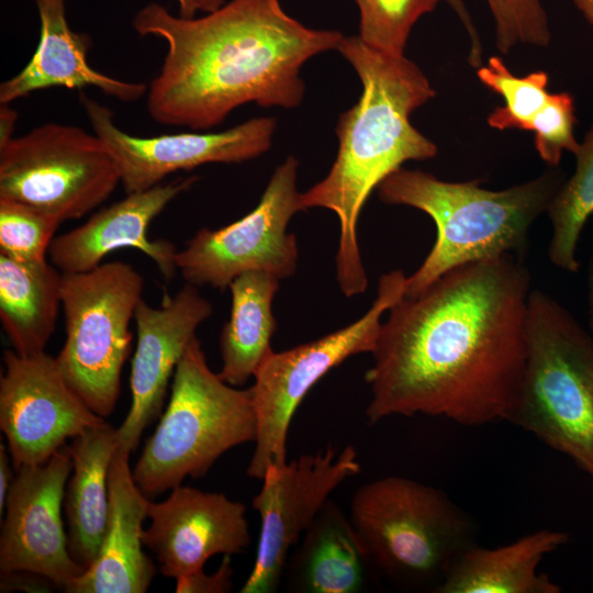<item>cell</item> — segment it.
I'll use <instances>...</instances> for the list:
<instances>
[{
	"mask_svg": "<svg viewBox=\"0 0 593 593\" xmlns=\"http://www.w3.org/2000/svg\"><path fill=\"white\" fill-rule=\"evenodd\" d=\"M530 276L505 254L455 267L388 311L365 374L369 424L443 417L508 422L527 356Z\"/></svg>",
	"mask_w": 593,
	"mask_h": 593,
	"instance_id": "1",
	"label": "cell"
},
{
	"mask_svg": "<svg viewBox=\"0 0 593 593\" xmlns=\"http://www.w3.org/2000/svg\"><path fill=\"white\" fill-rule=\"evenodd\" d=\"M132 24L139 35L158 36L168 46L147 90L149 115L193 131L221 124L249 102L298 107L304 94L301 67L336 49L344 37L303 25L280 0H231L198 19L175 16L153 2Z\"/></svg>",
	"mask_w": 593,
	"mask_h": 593,
	"instance_id": "2",
	"label": "cell"
},
{
	"mask_svg": "<svg viewBox=\"0 0 593 593\" xmlns=\"http://www.w3.org/2000/svg\"><path fill=\"white\" fill-rule=\"evenodd\" d=\"M362 83L359 101L338 120V152L327 175L301 193L304 210L323 208L339 221L336 279L353 298L368 288L358 242V220L370 193L407 160L437 154L410 115L435 96L423 71L410 59L384 54L358 36L343 37L336 48Z\"/></svg>",
	"mask_w": 593,
	"mask_h": 593,
	"instance_id": "3",
	"label": "cell"
},
{
	"mask_svg": "<svg viewBox=\"0 0 593 593\" xmlns=\"http://www.w3.org/2000/svg\"><path fill=\"white\" fill-rule=\"evenodd\" d=\"M566 180L549 167L539 177L504 190L478 181L449 182L422 170L399 168L379 186L382 202L415 208L436 225V240L406 280L404 295L425 290L448 270L505 254L523 257L533 223L547 212Z\"/></svg>",
	"mask_w": 593,
	"mask_h": 593,
	"instance_id": "4",
	"label": "cell"
},
{
	"mask_svg": "<svg viewBox=\"0 0 593 593\" xmlns=\"http://www.w3.org/2000/svg\"><path fill=\"white\" fill-rule=\"evenodd\" d=\"M508 422L593 480V337L541 290L529 294L527 356Z\"/></svg>",
	"mask_w": 593,
	"mask_h": 593,
	"instance_id": "5",
	"label": "cell"
},
{
	"mask_svg": "<svg viewBox=\"0 0 593 593\" xmlns=\"http://www.w3.org/2000/svg\"><path fill=\"white\" fill-rule=\"evenodd\" d=\"M257 438L250 389L225 382L208 365L195 336L183 353L159 423L132 468L147 497L200 478L232 448Z\"/></svg>",
	"mask_w": 593,
	"mask_h": 593,
	"instance_id": "6",
	"label": "cell"
},
{
	"mask_svg": "<svg viewBox=\"0 0 593 593\" xmlns=\"http://www.w3.org/2000/svg\"><path fill=\"white\" fill-rule=\"evenodd\" d=\"M349 519L378 574L434 592L458 557L475 545L474 525L439 489L402 475L365 482Z\"/></svg>",
	"mask_w": 593,
	"mask_h": 593,
	"instance_id": "7",
	"label": "cell"
},
{
	"mask_svg": "<svg viewBox=\"0 0 593 593\" xmlns=\"http://www.w3.org/2000/svg\"><path fill=\"white\" fill-rule=\"evenodd\" d=\"M144 279L130 264L114 260L78 273H63L65 342L55 357L69 387L97 415L118 403L121 374L142 300Z\"/></svg>",
	"mask_w": 593,
	"mask_h": 593,
	"instance_id": "8",
	"label": "cell"
},
{
	"mask_svg": "<svg viewBox=\"0 0 593 593\" xmlns=\"http://www.w3.org/2000/svg\"><path fill=\"white\" fill-rule=\"evenodd\" d=\"M406 280L401 269L381 275L376 299L357 321L317 339L267 354L249 388L257 438L248 477L261 480L269 467H282L288 461V433L299 405L328 371L351 356L373 351L381 317L404 295Z\"/></svg>",
	"mask_w": 593,
	"mask_h": 593,
	"instance_id": "9",
	"label": "cell"
},
{
	"mask_svg": "<svg viewBox=\"0 0 593 593\" xmlns=\"http://www.w3.org/2000/svg\"><path fill=\"white\" fill-rule=\"evenodd\" d=\"M120 182L108 147L78 126L47 123L0 144V199L24 203L60 223L91 212Z\"/></svg>",
	"mask_w": 593,
	"mask_h": 593,
	"instance_id": "10",
	"label": "cell"
},
{
	"mask_svg": "<svg viewBox=\"0 0 593 593\" xmlns=\"http://www.w3.org/2000/svg\"><path fill=\"white\" fill-rule=\"evenodd\" d=\"M298 168V159L289 156L273 171L253 211L223 227L201 228L177 251V270L186 283L224 289L247 271H266L280 280L294 275L299 247L288 225L304 211Z\"/></svg>",
	"mask_w": 593,
	"mask_h": 593,
	"instance_id": "11",
	"label": "cell"
},
{
	"mask_svg": "<svg viewBox=\"0 0 593 593\" xmlns=\"http://www.w3.org/2000/svg\"><path fill=\"white\" fill-rule=\"evenodd\" d=\"M360 470L351 445L339 452L328 445L266 470L261 489L251 501L260 517L256 559L240 593L279 590L288 558L301 536L333 491Z\"/></svg>",
	"mask_w": 593,
	"mask_h": 593,
	"instance_id": "12",
	"label": "cell"
},
{
	"mask_svg": "<svg viewBox=\"0 0 593 593\" xmlns=\"http://www.w3.org/2000/svg\"><path fill=\"white\" fill-rule=\"evenodd\" d=\"M2 361L0 428L14 470L47 462L67 439L105 422L69 387L54 357L5 349Z\"/></svg>",
	"mask_w": 593,
	"mask_h": 593,
	"instance_id": "13",
	"label": "cell"
},
{
	"mask_svg": "<svg viewBox=\"0 0 593 593\" xmlns=\"http://www.w3.org/2000/svg\"><path fill=\"white\" fill-rule=\"evenodd\" d=\"M80 101L93 133L115 159L126 193L148 190L180 170L258 157L270 148L277 125L273 118H255L219 133L139 137L118 127L108 107L83 93Z\"/></svg>",
	"mask_w": 593,
	"mask_h": 593,
	"instance_id": "14",
	"label": "cell"
},
{
	"mask_svg": "<svg viewBox=\"0 0 593 593\" xmlns=\"http://www.w3.org/2000/svg\"><path fill=\"white\" fill-rule=\"evenodd\" d=\"M71 470L67 446L43 465L15 470L1 527L0 573H36L64 591L83 573L69 553L61 517Z\"/></svg>",
	"mask_w": 593,
	"mask_h": 593,
	"instance_id": "15",
	"label": "cell"
},
{
	"mask_svg": "<svg viewBox=\"0 0 593 593\" xmlns=\"http://www.w3.org/2000/svg\"><path fill=\"white\" fill-rule=\"evenodd\" d=\"M244 503L220 492L181 484L161 502L148 506L149 526L143 541L160 572L176 581L203 570L215 555H235L250 544Z\"/></svg>",
	"mask_w": 593,
	"mask_h": 593,
	"instance_id": "16",
	"label": "cell"
},
{
	"mask_svg": "<svg viewBox=\"0 0 593 593\" xmlns=\"http://www.w3.org/2000/svg\"><path fill=\"white\" fill-rule=\"evenodd\" d=\"M211 314L210 301L189 283L166 295L158 307L139 301L134 315L137 339L130 377L132 403L118 428L121 448L134 451L145 428L160 415L169 380L198 327Z\"/></svg>",
	"mask_w": 593,
	"mask_h": 593,
	"instance_id": "17",
	"label": "cell"
},
{
	"mask_svg": "<svg viewBox=\"0 0 593 593\" xmlns=\"http://www.w3.org/2000/svg\"><path fill=\"white\" fill-rule=\"evenodd\" d=\"M197 179L195 176L178 178L145 191L127 193L80 226L55 236L48 250L49 261L63 273L85 272L101 265L110 253L131 247L150 258L165 280H172L178 271V250L169 240L150 239L148 228L155 217Z\"/></svg>",
	"mask_w": 593,
	"mask_h": 593,
	"instance_id": "18",
	"label": "cell"
},
{
	"mask_svg": "<svg viewBox=\"0 0 593 593\" xmlns=\"http://www.w3.org/2000/svg\"><path fill=\"white\" fill-rule=\"evenodd\" d=\"M130 451L118 446L108 474L109 511L98 555L68 593H144L156 566L143 550L150 501L134 481Z\"/></svg>",
	"mask_w": 593,
	"mask_h": 593,
	"instance_id": "19",
	"label": "cell"
},
{
	"mask_svg": "<svg viewBox=\"0 0 593 593\" xmlns=\"http://www.w3.org/2000/svg\"><path fill=\"white\" fill-rule=\"evenodd\" d=\"M379 578L349 516L329 499L292 549L282 583L296 593H360Z\"/></svg>",
	"mask_w": 593,
	"mask_h": 593,
	"instance_id": "20",
	"label": "cell"
},
{
	"mask_svg": "<svg viewBox=\"0 0 593 593\" xmlns=\"http://www.w3.org/2000/svg\"><path fill=\"white\" fill-rule=\"evenodd\" d=\"M41 37L25 67L0 85V103L51 87H96L123 102L141 99L148 90L142 82H127L94 70L87 61L89 40L68 25L65 0H35Z\"/></svg>",
	"mask_w": 593,
	"mask_h": 593,
	"instance_id": "21",
	"label": "cell"
},
{
	"mask_svg": "<svg viewBox=\"0 0 593 593\" xmlns=\"http://www.w3.org/2000/svg\"><path fill=\"white\" fill-rule=\"evenodd\" d=\"M569 541L560 530L539 529L496 548L477 544L454 562L436 593H560L561 586L539 572L544 558Z\"/></svg>",
	"mask_w": 593,
	"mask_h": 593,
	"instance_id": "22",
	"label": "cell"
},
{
	"mask_svg": "<svg viewBox=\"0 0 593 593\" xmlns=\"http://www.w3.org/2000/svg\"><path fill=\"white\" fill-rule=\"evenodd\" d=\"M118 446V428L107 421L86 429L67 446L72 461L64 496L68 550L85 570L96 559L103 538L109 511L108 474Z\"/></svg>",
	"mask_w": 593,
	"mask_h": 593,
	"instance_id": "23",
	"label": "cell"
},
{
	"mask_svg": "<svg viewBox=\"0 0 593 593\" xmlns=\"http://www.w3.org/2000/svg\"><path fill=\"white\" fill-rule=\"evenodd\" d=\"M61 278L48 260L21 262L0 254V320L16 354L45 353L61 307Z\"/></svg>",
	"mask_w": 593,
	"mask_h": 593,
	"instance_id": "24",
	"label": "cell"
},
{
	"mask_svg": "<svg viewBox=\"0 0 593 593\" xmlns=\"http://www.w3.org/2000/svg\"><path fill=\"white\" fill-rule=\"evenodd\" d=\"M280 281L266 271H247L228 286L232 304L220 336L219 374L231 385L245 384L272 350L271 338L277 326L272 302Z\"/></svg>",
	"mask_w": 593,
	"mask_h": 593,
	"instance_id": "25",
	"label": "cell"
},
{
	"mask_svg": "<svg viewBox=\"0 0 593 593\" xmlns=\"http://www.w3.org/2000/svg\"><path fill=\"white\" fill-rule=\"evenodd\" d=\"M574 156L573 175L564 180L547 210L551 223L549 260L570 273H577L581 268L577 248L584 225L593 214V126Z\"/></svg>",
	"mask_w": 593,
	"mask_h": 593,
	"instance_id": "26",
	"label": "cell"
},
{
	"mask_svg": "<svg viewBox=\"0 0 593 593\" xmlns=\"http://www.w3.org/2000/svg\"><path fill=\"white\" fill-rule=\"evenodd\" d=\"M478 78L488 88L502 96L505 105L496 108L488 116L491 127L532 131V124L548 100V75L534 71L524 77L514 76L503 60L493 56L485 66H480Z\"/></svg>",
	"mask_w": 593,
	"mask_h": 593,
	"instance_id": "27",
	"label": "cell"
},
{
	"mask_svg": "<svg viewBox=\"0 0 593 593\" xmlns=\"http://www.w3.org/2000/svg\"><path fill=\"white\" fill-rule=\"evenodd\" d=\"M441 0H356L360 13L359 37L393 56L404 55L415 22ZM452 8V0H446Z\"/></svg>",
	"mask_w": 593,
	"mask_h": 593,
	"instance_id": "28",
	"label": "cell"
},
{
	"mask_svg": "<svg viewBox=\"0 0 593 593\" xmlns=\"http://www.w3.org/2000/svg\"><path fill=\"white\" fill-rule=\"evenodd\" d=\"M60 224L30 205L0 199V254L21 262L46 261Z\"/></svg>",
	"mask_w": 593,
	"mask_h": 593,
	"instance_id": "29",
	"label": "cell"
},
{
	"mask_svg": "<svg viewBox=\"0 0 593 593\" xmlns=\"http://www.w3.org/2000/svg\"><path fill=\"white\" fill-rule=\"evenodd\" d=\"M495 21L496 47L507 54L518 44L547 46L551 40L539 0H486Z\"/></svg>",
	"mask_w": 593,
	"mask_h": 593,
	"instance_id": "30",
	"label": "cell"
},
{
	"mask_svg": "<svg viewBox=\"0 0 593 593\" xmlns=\"http://www.w3.org/2000/svg\"><path fill=\"white\" fill-rule=\"evenodd\" d=\"M575 122L573 97L568 92L549 93L532 124L535 148L549 167L559 166L564 150L574 154L579 148L573 134Z\"/></svg>",
	"mask_w": 593,
	"mask_h": 593,
	"instance_id": "31",
	"label": "cell"
},
{
	"mask_svg": "<svg viewBox=\"0 0 593 593\" xmlns=\"http://www.w3.org/2000/svg\"><path fill=\"white\" fill-rule=\"evenodd\" d=\"M234 570L231 556L224 555L217 570L211 574L204 570L176 581L177 593H226L233 588Z\"/></svg>",
	"mask_w": 593,
	"mask_h": 593,
	"instance_id": "32",
	"label": "cell"
},
{
	"mask_svg": "<svg viewBox=\"0 0 593 593\" xmlns=\"http://www.w3.org/2000/svg\"><path fill=\"white\" fill-rule=\"evenodd\" d=\"M0 580L1 592L15 590L27 592H47L49 591V585L55 586V584L45 577L27 571L1 573Z\"/></svg>",
	"mask_w": 593,
	"mask_h": 593,
	"instance_id": "33",
	"label": "cell"
},
{
	"mask_svg": "<svg viewBox=\"0 0 593 593\" xmlns=\"http://www.w3.org/2000/svg\"><path fill=\"white\" fill-rule=\"evenodd\" d=\"M11 456L9 457L7 447L1 443L0 444V514L2 515L5 500L8 496L9 489L11 486L14 474L12 475L11 469Z\"/></svg>",
	"mask_w": 593,
	"mask_h": 593,
	"instance_id": "34",
	"label": "cell"
},
{
	"mask_svg": "<svg viewBox=\"0 0 593 593\" xmlns=\"http://www.w3.org/2000/svg\"><path fill=\"white\" fill-rule=\"evenodd\" d=\"M16 121V113L14 110L10 109L8 104H1L0 109V144L12 138L14 131V124Z\"/></svg>",
	"mask_w": 593,
	"mask_h": 593,
	"instance_id": "35",
	"label": "cell"
},
{
	"mask_svg": "<svg viewBox=\"0 0 593 593\" xmlns=\"http://www.w3.org/2000/svg\"><path fill=\"white\" fill-rule=\"evenodd\" d=\"M452 9L459 16L462 24L465 25L470 36V40H475L478 37V33L468 13V10L466 9L465 2L462 0H452Z\"/></svg>",
	"mask_w": 593,
	"mask_h": 593,
	"instance_id": "36",
	"label": "cell"
},
{
	"mask_svg": "<svg viewBox=\"0 0 593 593\" xmlns=\"http://www.w3.org/2000/svg\"><path fill=\"white\" fill-rule=\"evenodd\" d=\"M586 300H588V314H589V327L593 333V255L589 260L586 270Z\"/></svg>",
	"mask_w": 593,
	"mask_h": 593,
	"instance_id": "37",
	"label": "cell"
},
{
	"mask_svg": "<svg viewBox=\"0 0 593 593\" xmlns=\"http://www.w3.org/2000/svg\"><path fill=\"white\" fill-rule=\"evenodd\" d=\"M179 4L180 16L193 18L197 10H201L202 0H175Z\"/></svg>",
	"mask_w": 593,
	"mask_h": 593,
	"instance_id": "38",
	"label": "cell"
},
{
	"mask_svg": "<svg viewBox=\"0 0 593 593\" xmlns=\"http://www.w3.org/2000/svg\"><path fill=\"white\" fill-rule=\"evenodd\" d=\"M585 21L593 26V0H572Z\"/></svg>",
	"mask_w": 593,
	"mask_h": 593,
	"instance_id": "39",
	"label": "cell"
},
{
	"mask_svg": "<svg viewBox=\"0 0 593 593\" xmlns=\"http://www.w3.org/2000/svg\"><path fill=\"white\" fill-rule=\"evenodd\" d=\"M224 0H202L201 10L208 12L214 11L223 4Z\"/></svg>",
	"mask_w": 593,
	"mask_h": 593,
	"instance_id": "40",
	"label": "cell"
}]
</instances>
